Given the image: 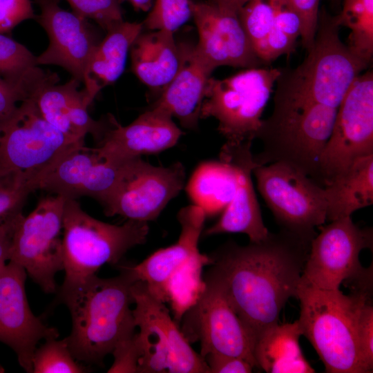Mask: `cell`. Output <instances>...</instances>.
<instances>
[{"instance_id": "9", "label": "cell", "mask_w": 373, "mask_h": 373, "mask_svg": "<svg viewBox=\"0 0 373 373\" xmlns=\"http://www.w3.org/2000/svg\"><path fill=\"white\" fill-rule=\"evenodd\" d=\"M135 307L132 310L139 332V373H210L204 359L170 316L165 303L154 296L142 281L131 286Z\"/></svg>"}, {"instance_id": "5", "label": "cell", "mask_w": 373, "mask_h": 373, "mask_svg": "<svg viewBox=\"0 0 373 373\" xmlns=\"http://www.w3.org/2000/svg\"><path fill=\"white\" fill-rule=\"evenodd\" d=\"M62 251L67 288L95 275L104 264L115 265L133 247L146 241L148 222L128 220L122 225L94 218L77 200L66 199Z\"/></svg>"}, {"instance_id": "37", "label": "cell", "mask_w": 373, "mask_h": 373, "mask_svg": "<svg viewBox=\"0 0 373 373\" xmlns=\"http://www.w3.org/2000/svg\"><path fill=\"white\" fill-rule=\"evenodd\" d=\"M73 12L95 21L107 32L123 21L119 0H66Z\"/></svg>"}, {"instance_id": "39", "label": "cell", "mask_w": 373, "mask_h": 373, "mask_svg": "<svg viewBox=\"0 0 373 373\" xmlns=\"http://www.w3.org/2000/svg\"><path fill=\"white\" fill-rule=\"evenodd\" d=\"M358 337L362 357L368 372L373 370V306L372 298L362 304L358 316Z\"/></svg>"}, {"instance_id": "14", "label": "cell", "mask_w": 373, "mask_h": 373, "mask_svg": "<svg viewBox=\"0 0 373 373\" xmlns=\"http://www.w3.org/2000/svg\"><path fill=\"white\" fill-rule=\"evenodd\" d=\"M185 175L179 162L157 166L141 157L122 161L116 186L102 204L104 213L135 221L155 220L182 190Z\"/></svg>"}, {"instance_id": "4", "label": "cell", "mask_w": 373, "mask_h": 373, "mask_svg": "<svg viewBox=\"0 0 373 373\" xmlns=\"http://www.w3.org/2000/svg\"><path fill=\"white\" fill-rule=\"evenodd\" d=\"M363 66L340 37L318 32L307 55L294 68H280L274 109L324 104L338 108Z\"/></svg>"}, {"instance_id": "36", "label": "cell", "mask_w": 373, "mask_h": 373, "mask_svg": "<svg viewBox=\"0 0 373 373\" xmlns=\"http://www.w3.org/2000/svg\"><path fill=\"white\" fill-rule=\"evenodd\" d=\"M35 190L33 182L20 175L0 178V222L21 213L28 195Z\"/></svg>"}, {"instance_id": "40", "label": "cell", "mask_w": 373, "mask_h": 373, "mask_svg": "<svg viewBox=\"0 0 373 373\" xmlns=\"http://www.w3.org/2000/svg\"><path fill=\"white\" fill-rule=\"evenodd\" d=\"M35 17L30 0H0V33L8 32L21 22Z\"/></svg>"}, {"instance_id": "41", "label": "cell", "mask_w": 373, "mask_h": 373, "mask_svg": "<svg viewBox=\"0 0 373 373\" xmlns=\"http://www.w3.org/2000/svg\"><path fill=\"white\" fill-rule=\"evenodd\" d=\"M274 14V27L294 40L300 36L301 22L299 16L287 0H267Z\"/></svg>"}, {"instance_id": "33", "label": "cell", "mask_w": 373, "mask_h": 373, "mask_svg": "<svg viewBox=\"0 0 373 373\" xmlns=\"http://www.w3.org/2000/svg\"><path fill=\"white\" fill-rule=\"evenodd\" d=\"M32 373H82L88 369L73 356L67 338H48L35 350Z\"/></svg>"}, {"instance_id": "32", "label": "cell", "mask_w": 373, "mask_h": 373, "mask_svg": "<svg viewBox=\"0 0 373 373\" xmlns=\"http://www.w3.org/2000/svg\"><path fill=\"white\" fill-rule=\"evenodd\" d=\"M335 19L350 29L347 46L357 57L370 64L373 55V0H343Z\"/></svg>"}, {"instance_id": "12", "label": "cell", "mask_w": 373, "mask_h": 373, "mask_svg": "<svg viewBox=\"0 0 373 373\" xmlns=\"http://www.w3.org/2000/svg\"><path fill=\"white\" fill-rule=\"evenodd\" d=\"M373 155V73L354 81L339 105L332 133L319 161L323 186L357 159Z\"/></svg>"}, {"instance_id": "10", "label": "cell", "mask_w": 373, "mask_h": 373, "mask_svg": "<svg viewBox=\"0 0 373 373\" xmlns=\"http://www.w3.org/2000/svg\"><path fill=\"white\" fill-rule=\"evenodd\" d=\"M253 174L281 229L312 240L327 221L325 187L282 162L257 166Z\"/></svg>"}, {"instance_id": "17", "label": "cell", "mask_w": 373, "mask_h": 373, "mask_svg": "<svg viewBox=\"0 0 373 373\" xmlns=\"http://www.w3.org/2000/svg\"><path fill=\"white\" fill-rule=\"evenodd\" d=\"M191 9L198 34L195 50L213 70L221 66L246 69L264 64L253 49L238 13L208 1H191Z\"/></svg>"}, {"instance_id": "19", "label": "cell", "mask_w": 373, "mask_h": 373, "mask_svg": "<svg viewBox=\"0 0 373 373\" xmlns=\"http://www.w3.org/2000/svg\"><path fill=\"white\" fill-rule=\"evenodd\" d=\"M120 162L100 158L92 149L82 146L62 156L39 180L37 189L74 199L88 196L102 204L117 182Z\"/></svg>"}, {"instance_id": "45", "label": "cell", "mask_w": 373, "mask_h": 373, "mask_svg": "<svg viewBox=\"0 0 373 373\" xmlns=\"http://www.w3.org/2000/svg\"><path fill=\"white\" fill-rule=\"evenodd\" d=\"M219 7L238 13V10L251 0H207Z\"/></svg>"}, {"instance_id": "11", "label": "cell", "mask_w": 373, "mask_h": 373, "mask_svg": "<svg viewBox=\"0 0 373 373\" xmlns=\"http://www.w3.org/2000/svg\"><path fill=\"white\" fill-rule=\"evenodd\" d=\"M66 198H41L27 216L19 215L12 236L10 261L21 266L46 294L55 293L56 274L64 269L62 229Z\"/></svg>"}, {"instance_id": "44", "label": "cell", "mask_w": 373, "mask_h": 373, "mask_svg": "<svg viewBox=\"0 0 373 373\" xmlns=\"http://www.w3.org/2000/svg\"><path fill=\"white\" fill-rule=\"evenodd\" d=\"M204 359L210 373H250L254 367L242 358L227 354H209Z\"/></svg>"}, {"instance_id": "28", "label": "cell", "mask_w": 373, "mask_h": 373, "mask_svg": "<svg viewBox=\"0 0 373 373\" xmlns=\"http://www.w3.org/2000/svg\"><path fill=\"white\" fill-rule=\"evenodd\" d=\"M325 187L327 221L351 216L373 203V155L355 160Z\"/></svg>"}, {"instance_id": "31", "label": "cell", "mask_w": 373, "mask_h": 373, "mask_svg": "<svg viewBox=\"0 0 373 373\" xmlns=\"http://www.w3.org/2000/svg\"><path fill=\"white\" fill-rule=\"evenodd\" d=\"M211 263L209 255L200 253L170 278L163 302L170 304L175 322L182 320L184 314L201 296L205 288L202 277V269Z\"/></svg>"}, {"instance_id": "13", "label": "cell", "mask_w": 373, "mask_h": 373, "mask_svg": "<svg viewBox=\"0 0 373 373\" xmlns=\"http://www.w3.org/2000/svg\"><path fill=\"white\" fill-rule=\"evenodd\" d=\"M311 242L300 285L321 289H338L343 283L364 275L369 267L362 266V250L372 249V229L361 228L351 216L331 221L318 227Z\"/></svg>"}, {"instance_id": "25", "label": "cell", "mask_w": 373, "mask_h": 373, "mask_svg": "<svg viewBox=\"0 0 373 373\" xmlns=\"http://www.w3.org/2000/svg\"><path fill=\"white\" fill-rule=\"evenodd\" d=\"M142 23L122 21L106 32L85 68L82 82L84 100L88 106L100 90L122 74L128 53L143 30Z\"/></svg>"}, {"instance_id": "47", "label": "cell", "mask_w": 373, "mask_h": 373, "mask_svg": "<svg viewBox=\"0 0 373 373\" xmlns=\"http://www.w3.org/2000/svg\"><path fill=\"white\" fill-rule=\"evenodd\" d=\"M4 372V368L0 365V373Z\"/></svg>"}, {"instance_id": "34", "label": "cell", "mask_w": 373, "mask_h": 373, "mask_svg": "<svg viewBox=\"0 0 373 373\" xmlns=\"http://www.w3.org/2000/svg\"><path fill=\"white\" fill-rule=\"evenodd\" d=\"M238 17L260 59L265 40L274 26V14L270 4L267 0H251L238 10Z\"/></svg>"}, {"instance_id": "24", "label": "cell", "mask_w": 373, "mask_h": 373, "mask_svg": "<svg viewBox=\"0 0 373 373\" xmlns=\"http://www.w3.org/2000/svg\"><path fill=\"white\" fill-rule=\"evenodd\" d=\"M179 70L151 108L175 117L185 128L196 130L206 86L213 70L198 54L194 45L179 43Z\"/></svg>"}, {"instance_id": "42", "label": "cell", "mask_w": 373, "mask_h": 373, "mask_svg": "<svg viewBox=\"0 0 373 373\" xmlns=\"http://www.w3.org/2000/svg\"><path fill=\"white\" fill-rule=\"evenodd\" d=\"M135 334L115 347L112 352L114 361L108 372H138L140 354Z\"/></svg>"}, {"instance_id": "29", "label": "cell", "mask_w": 373, "mask_h": 373, "mask_svg": "<svg viewBox=\"0 0 373 373\" xmlns=\"http://www.w3.org/2000/svg\"><path fill=\"white\" fill-rule=\"evenodd\" d=\"M235 188L233 171L219 160L200 164L191 176L187 190L194 204L201 207L207 216L229 204Z\"/></svg>"}, {"instance_id": "1", "label": "cell", "mask_w": 373, "mask_h": 373, "mask_svg": "<svg viewBox=\"0 0 373 373\" xmlns=\"http://www.w3.org/2000/svg\"><path fill=\"white\" fill-rule=\"evenodd\" d=\"M311 242L283 229L245 246L229 241L209 255L203 280L220 291L256 339L296 298Z\"/></svg>"}, {"instance_id": "3", "label": "cell", "mask_w": 373, "mask_h": 373, "mask_svg": "<svg viewBox=\"0 0 373 373\" xmlns=\"http://www.w3.org/2000/svg\"><path fill=\"white\" fill-rule=\"evenodd\" d=\"M321 289L299 285L297 320L302 336L311 343L327 373H369L363 361L357 323L363 302L372 289Z\"/></svg>"}, {"instance_id": "38", "label": "cell", "mask_w": 373, "mask_h": 373, "mask_svg": "<svg viewBox=\"0 0 373 373\" xmlns=\"http://www.w3.org/2000/svg\"><path fill=\"white\" fill-rule=\"evenodd\" d=\"M299 16L301 22L300 37L304 48L313 46L319 16L320 0H287Z\"/></svg>"}, {"instance_id": "15", "label": "cell", "mask_w": 373, "mask_h": 373, "mask_svg": "<svg viewBox=\"0 0 373 373\" xmlns=\"http://www.w3.org/2000/svg\"><path fill=\"white\" fill-rule=\"evenodd\" d=\"M205 288L196 303L183 316L182 332L189 342L199 341L200 355L216 353L242 358L254 367L256 337L224 296L214 285Z\"/></svg>"}, {"instance_id": "46", "label": "cell", "mask_w": 373, "mask_h": 373, "mask_svg": "<svg viewBox=\"0 0 373 373\" xmlns=\"http://www.w3.org/2000/svg\"><path fill=\"white\" fill-rule=\"evenodd\" d=\"M120 3L123 1L129 2L137 10L149 11L153 6L152 0H119Z\"/></svg>"}, {"instance_id": "6", "label": "cell", "mask_w": 373, "mask_h": 373, "mask_svg": "<svg viewBox=\"0 0 373 373\" xmlns=\"http://www.w3.org/2000/svg\"><path fill=\"white\" fill-rule=\"evenodd\" d=\"M338 108L324 104L273 110L256 135L262 151L256 164L282 162L319 182V161L332 133ZM321 185V184H320Z\"/></svg>"}, {"instance_id": "2", "label": "cell", "mask_w": 373, "mask_h": 373, "mask_svg": "<svg viewBox=\"0 0 373 373\" xmlns=\"http://www.w3.org/2000/svg\"><path fill=\"white\" fill-rule=\"evenodd\" d=\"M135 282L122 266L117 276L102 278L95 274L70 287L60 288L59 298L71 314L72 330L66 338L76 360L102 365L105 356L120 342L135 334L130 308Z\"/></svg>"}, {"instance_id": "22", "label": "cell", "mask_w": 373, "mask_h": 373, "mask_svg": "<svg viewBox=\"0 0 373 373\" xmlns=\"http://www.w3.org/2000/svg\"><path fill=\"white\" fill-rule=\"evenodd\" d=\"M206 217L204 211L194 204L182 208L177 215L181 227L178 241L137 265L124 267L135 281L144 282L149 291L163 302L170 278L200 253L198 242Z\"/></svg>"}, {"instance_id": "35", "label": "cell", "mask_w": 373, "mask_h": 373, "mask_svg": "<svg viewBox=\"0 0 373 373\" xmlns=\"http://www.w3.org/2000/svg\"><path fill=\"white\" fill-rule=\"evenodd\" d=\"M191 0H155L143 27L174 33L191 17Z\"/></svg>"}, {"instance_id": "43", "label": "cell", "mask_w": 373, "mask_h": 373, "mask_svg": "<svg viewBox=\"0 0 373 373\" xmlns=\"http://www.w3.org/2000/svg\"><path fill=\"white\" fill-rule=\"evenodd\" d=\"M28 95L19 86L0 77V124L9 119Z\"/></svg>"}, {"instance_id": "20", "label": "cell", "mask_w": 373, "mask_h": 373, "mask_svg": "<svg viewBox=\"0 0 373 373\" xmlns=\"http://www.w3.org/2000/svg\"><path fill=\"white\" fill-rule=\"evenodd\" d=\"M251 144V141H226L222 146L219 160L234 173L235 193L220 219L204 231V236L242 233L251 242L261 241L268 236L269 231L263 222L252 182L253 171L258 165L254 159Z\"/></svg>"}, {"instance_id": "7", "label": "cell", "mask_w": 373, "mask_h": 373, "mask_svg": "<svg viewBox=\"0 0 373 373\" xmlns=\"http://www.w3.org/2000/svg\"><path fill=\"white\" fill-rule=\"evenodd\" d=\"M280 73V68L258 67L224 79L211 77L200 119L214 117L218 122V131L227 142H253Z\"/></svg>"}, {"instance_id": "26", "label": "cell", "mask_w": 373, "mask_h": 373, "mask_svg": "<svg viewBox=\"0 0 373 373\" xmlns=\"http://www.w3.org/2000/svg\"><path fill=\"white\" fill-rule=\"evenodd\" d=\"M131 69L151 89L162 90L178 73L181 54L173 32L166 30L142 31L130 48Z\"/></svg>"}, {"instance_id": "18", "label": "cell", "mask_w": 373, "mask_h": 373, "mask_svg": "<svg viewBox=\"0 0 373 373\" xmlns=\"http://www.w3.org/2000/svg\"><path fill=\"white\" fill-rule=\"evenodd\" d=\"M36 18L49 38L48 48L36 57L37 65H56L83 81L85 68L99 43L96 31L85 19L62 9L55 0H38Z\"/></svg>"}, {"instance_id": "21", "label": "cell", "mask_w": 373, "mask_h": 373, "mask_svg": "<svg viewBox=\"0 0 373 373\" xmlns=\"http://www.w3.org/2000/svg\"><path fill=\"white\" fill-rule=\"evenodd\" d=\"M182 135L171 115L151 107L126 126L112 116L111 126L98 146L92 149L103 160L120 162L170 149Z\"/></svg>"}, {"instance_id": "16", "label": "cell", "mask_w": 373, "mask_h": 373, "mask_svg": "<svg viewBox=\"0 0 373 373\" xmlns=\"http://www.w3.org/2000/svg\"><path fill=\"white\" fill-rule=\"evenodd\" d=\"M25 269L10 261L0 270V341L17 354L20 366L32 373L37 343L57 338L59 332L32 312L25 289Z\"/></svg>"}, {"instance_id": "27", "label": "cell", "mask_w": 373, "mask_h": 373, "mask_svg": "<svg viewBox=\"0 0 373 373\" xmlns=\"http://www.w3.org/2000/svg\"><path fill=\"white\" fill-rule=\"evenodd\" d=\"M300 336L298 321L265 328L254 345L256 366L268 373L315 372L301 350Z\"/></svg>"}, {"instance_id": "23", "label": "cell", "mask_w": 373, "mask_h": 373, "mask_svg": "<svg viewBox=\"0 0 373 373\" xmlns=\"http://www.w3.org/2000/svg\"><path fill=\"white\" fill-rule=\"evenodd\" d=\"M58 81L46 84L32 96L41 115L75 142L84 143L86 135L90 134L99 143L111 126V117L106 122L89 115L84 95L79 90L80 81L72 78L57 84Z\"/></svg>"}, {"instance_id": "30", "label": "cell", "mask_w": 373, "mask_h": 373, "mask_svg": "<svg viewBox=\"0 0 373 373\" xmlns=\"http://www.w3.org/2000/svg\"><path fill=\"white\" fill-rule=\"evenodd\" d=\"M0 75L29 97L48 82L58 79L38 67L36 57L23 45L0 33Z\"/></svg>"}, {"instance_id": "8", "label": "cell", "mask_w": 373, "mask_h": 373, "mask_svg": "<svg viewBox=\"0 0 373 373\" xmlns=\"http://www.w3.org/2000/svg\"><path fill=\"white\" fill-rule=\"evenodd\" d=\"M84 146L72 141L41 115L32 97L0 124V178L21 175L37 189L39 178L62 156Z\"/></svg>"}]
</instances>
